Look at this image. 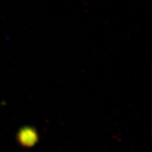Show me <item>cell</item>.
I'll use <instances>...</instances> for the list:
<instances>
[{
  "label": "cell",
  "instance_id": "6da1fadb",
  "mask_svg": "<svg viewBox=\"0 0 152 152\" xmlns=\"http://www.w3.org/2000/svg\"><path fill=\"white\" fill-rule=\"evenodd\" d=\"M20 141L26 146H32L37 140V133L32 128H25L19 134Z\"/></svg>",
  "mask_w": 152,
  "mask_h": 152
}]
</instances>
